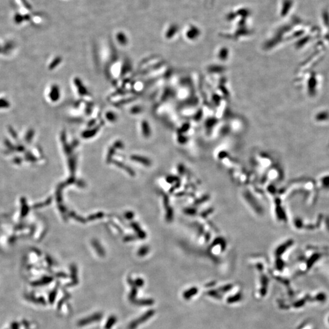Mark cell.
<instances>
[{
  "mask_svg": "<svg viewBox=\"0 0 329 329\" xmlns=\"http://www.w3.org/2000/svg\"><path fill=\"white\" fill-rule=\"evenodd\" d=\"M154 313H155V311L153 310H150L148 311L147 312L144 313L141 317H140L138 319H137L133 321L132 322H131L129 324V326H128V329H136L141 323L142 324V323L146 322L147 320H148V319L154 315Z\"/></svg>",
  "mask_w": 329,
  "mask_h": 329,
  "instance_id": "6da1fadb",
  "label": "cell"
},
{
  "mask_svg": "<svg viewBox=\"0 0 329 329\" xmlns=\"http://www.w3.org/2000/svg\"><path fill=\"white\" fill-rule=\"evenodd\" d=\"M102 317H103V315L101 313H96L90 317H87L86 318H84L80 320L77 322V325L79 327L85 326L89 325V324H91L92 322L100 321Z\"/></svg>",
  "mask_w": 329,
  "mask_h": 329,
  "instance_id": "7a4b0ae2",
  "label": "cell"
},
{
  "mask_svg": "<svg viewBox=\"0 0 329 329\" xmlns=\"http://www.w3.org/2000/svg\"><path fill=\"white\" fill-rule=\"evenodd\" d=\"M116 321H117V318L115 316L112 315L109 317L106 323L104 328L105 329H112V327L114 326L116 322Z\"/></svg>",
  "mask_w": 329,
  "mask_h": 329,
  "instance_id": "3957f363",
  "label": "cell"
},
{
  "mask_svg": "<svg viewBox=\"0 0 329 329\" xmlns=\"http://www.w3.org/2000/svg\"><path fill=\"white\" fill-rule=\"evenodd\" d=\"M134 303L139 305H151L154 303V301L152 299H143V300H139L138 301H135Z\"/></svg>",
  "mask_w": 329,
  "mask_h": 329,
  "instance_id": "277c9868",
  "label": "cell"
}]
</instances>
